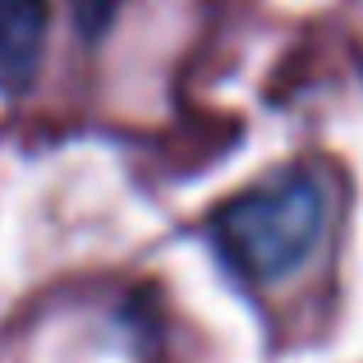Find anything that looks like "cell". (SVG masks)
<instances>
[{
	"mask_svg": "<svg viewBox=\"0 0 363 363\" xmlns=\"http://www.w3.org/2000/svg\"><path fill=\"white\" fill-rule=\"evenodd\" d=\"M322 225H327V207H322L318 184L303 175H290L216 207L212 240L240 276L281 281L313 257Z\"/></svg>",
	"mask_w": 363,
	"mask_h": 363,
	"instance_id": "1",
	"label": "cell"
},
{
	"mask_svg": "<svg viewBox=\"0 0 363 363\" xmlns=\"http://www.w3.org/2000/svg\"><path fill=\"white\" fill-rule=\"evenodd\" d=\"M46 42V0H0V92L33 83Z\"/></svg>",
	"mask_w": 363,
	"mask_h": 363,
	"instance_id": "2",
	"label": "cell"
}]
</instances>
